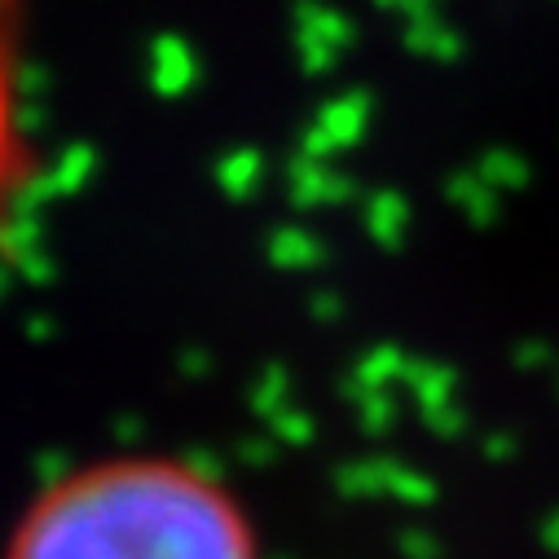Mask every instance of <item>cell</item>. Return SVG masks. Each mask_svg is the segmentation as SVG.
Returning <instances> with one entry per match:
<instances>
[{"mask_svg":"<svg viewBox=\"0 0 559 559\" xmlns=\"http://www.w3.org/2000/svg\"><path fill=\"white\" fill-rule=\"evenodd\" d=\"M10 559H260L242 502L203 467L128 454L53 480Z\"/></svg>","mask_w":559,"mask_h":559,"instance_id":"obj_1","label":"cell"}]
</instances>
